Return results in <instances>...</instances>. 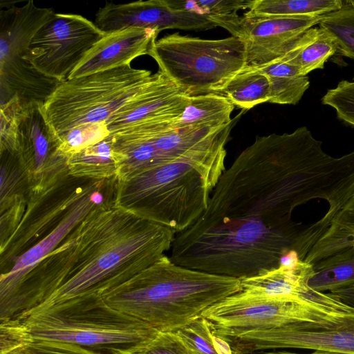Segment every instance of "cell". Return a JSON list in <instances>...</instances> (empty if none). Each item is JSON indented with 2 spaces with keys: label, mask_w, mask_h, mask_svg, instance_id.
<instances>
[{
  "label": "cell",
  "mask_w": 354,
  "mask_h": 354,
  "mask_svg": "<svg viewBox=\"0 0 354 354\" xmlns=\"http://www.w3.org/2000/svg\"><path fill=\"white\" fill-rule=\"evenodd\" d=\"M257 68L269 80L268 102L295 105L310 86L307 75H301L299 68L287 62L278 61Z\"/></svg>",
  "instance_id": "24"
},
{
  "label": "cell",
  "mask_w": 354,
  "mask_h": 354,
  "mask_svg": "<svg viewBox=\"0 0 354 354\" xmlns=\"http://www.w3.org/2000/svg\"><path fill=\"white\" fill-rule=\"evenodd\" d=\"M24 106L15 98L0 105V151L17 150L19 116Z\"/></svg>",
  "instance_id": "36"
},
{
  "label": "cell",
  "mask_w": 354,
  "mask_h": 354,
  "mask_svg": "<svg viewBox=\"0 0 354 354\" xmlns=\"http://www.w3.org/2000/svg\"><path fill=\"white\" fill-rule=\"evenodd\" d=\"M6 4V3H5ZM0 11V105L12 99L44 105L62 82L38 71L24 59L36 32L55 15L30 0Z\"/></svg>",
  "instance_id": "9"
},
{
  "label": "cell",
  "mask_w": 354,
  "mask_h": 354,
  "mask_svg": "<svg viewBox=\"0 0 354 354\" xmlns=\"http://www.w3.org/2000/svg\"><path fill=\"white\" fill-rule=\"evenodd\" d=\"M342 6V0H254L248 12L257 16H319Z\"/></svg>",
  "instance_id": "28"
},
{
  "label": "cell",
  "mask_w": 354,
  "mask_h": 354,
  "mask_svg": "<svg viewBox=\"0 0 354 354\" xmlns=\"http://www.w3.org/2000/svg\"><path fill=\"white\" fill-rule=\"evenodd\" d=\"M319 26L332 36L340 54L354 59V4L343 1L342 8L324 15Z\"/></svg>",
  "instance_id": "30"
},
{
  "label": "cell",
  "mask_w": 354,
  "mask_h": 354,
  "mask_svg": "<svg viewBox=\"0 0 354 354\" xmlns=\"http://www.w3.org/2000/svg\"><path fill=\"white\" fill-rule=\"evenodd\" d=\"M308 286L318 292L332 291L354 285V247L313 264Z\"/></svg>",
  "instance_id": "26"
},
{
  "label": "cell",
  "mask_w": 354,
  "mask_h": 354,
  "mask_svg": "<svg viewBox=\"0 0 354 354\" xmlns=\"http://www.w3.org/2000/svg\"><path fill=\"white\" fill-rule=\"evenodd\" d=\"M104 35L82 15L55 13L32 37L24 59L46 76L63 82Z\"/></svg>",
  "instance_id": "12"
},
{
  "label": "cell",
  "mask_w": 354,
  "mask_h": 354,
  "mask_svg": "<svg viewBox=\"0 0 354 354\" xmlns=\"http://www.w3.org/2000/svg\"><path fill=\"white\" fill-rule=\"evenodd\" d=\"M234 105L223 94L211 93L189 96L183 112L171 124V129L221 128L232 124Z\"/></svg>",
  "instance_id": "22"
},
{
  "label": "cell",
  "mask_w": 354,
  "mask_h": 354,
  "mask_svg": "<svg viewBox=\"0 0 354 354\" xmlns=\"http://www.w3.org/2000/svg\"><path fill=\"white\" fill-rule=\"evenodd\" d=\"M124 158L113 145L112 136L71 155L68 174L75 178L106 180L117 176Z\"/></svg>",
  "instance_id": "21"
},
{
  "label": "cell",
  "mask_w": 354,
  "mask_h": 354,
  "mask_svg": "<svg viewBox=\"0 0 354 354\" xmlns=\"http://www.w3.org/2000/svg\"><path fill=\"white\" fill-rule=\"evenodd\" d=\"M337 51V46L326 30L313 27L306 31L301 44L281 61L287 62L299 68L306 76L315 69H322L325 62Z\"/></svg>",
  "instance_id": "25"
},
{
  "label": "cell",
  "mask_w": 354,
  "mask_h": 354,
  "mask_svg": "<svg viewBox=\"0 0 354 354\" xmlns=\"http://www.w3.org/2000/svg\"><path fill=\"white\" fill-rule=\"evenodd\" d=\"M262 354H344V353L316 350V351H314L313 352L309 353H293V352H290V351H271V352H268V353H263Z\"/></svg>",
  "instance_id": "39"
},
{
  "label": "cell",
  "mask_w": 354,
  "mask_h": 354,
  "mask_svg": "<svg viewBox=\"0 0 354 354\" xmlns=\"http://www.w3.org/2000/svg\"><path fill=\"white\" fill-rule=\"evenodd\" d=\"M313 271V264L301 260L294 266L280 265L259 275L241 279V290L230 297L241 301H301L344 313L354 312V306L329 292L310 288L308 281Z\"/></svg>",
  "instance_id": "16"
},
{
  "label": "cell",
  "mask_w": 354,
  "mask_h": 354,
  "mask_svg": "<svg viewBox=\"0 0 354 354\" xmlns=\"http://www.w3.org/2000/svg\"><path fill=\"white\" fill-rule=\"evenodd\" d=\"M148 55L185 95L220 93L247 66L244 41L234 36L205 39L167 35L153 41Z\"/></svg>",
  "instance_id": "7"
},
{
  "label": "cell",
  "mask_w": 354,
  "mask_h": 354,
  "mask_svg": "<svg viewBox=\"0 0 354 354\" xmlns=\"http://www.w3.org/2000/svg\"><path fill=\"white\" fill-rule=\"evenodd\" d=\"M117 179L115 176L105 180L81 198L50 234L17 258L10 270L0 276V300L12 291L32 268L57 248L91 211L101 205H114Z\"/></svg>",
  "instance_id": "18"
},
{
  "label": "cell",
  "mask_w": 354,
  "mask_h": 354,
  "mask_svg": "<svg viewBox=\"0 0 354 354\" xmlns=\"http://www.w3.org/2000/svg\"><path fill=\"white\" fill-rule=\"evenodd\" d=\"M308 226L294 221L274 226L244 218H198L175 235L169 258L187 268L241 280L277 268L291 251L304 261L312 248Z\"/></svg>",
  "instance_id": "3"
},
{
  "label": "cell",
  "mask_w": 354,
  "mask_h": 354,
  "mask_svg": "<svg viewBox=\"0 0 354 354\" xmlns=\"http://www.w3.org/2000/svg\"><path fill=\"white\" fill-rule=\"evenodd\" d=\"M110 136L106 122L86 123L77 126L59 138L60 151L68 158Z\"/></svg>",
  "instance_id": "32"
},
{
  "label": "cell",
  "mask_w": 354,
  "mask_h": 354,
  "mask_svg": "<svg viewBox=\"0 0 354 354\" xmlns=\"http://www.w3.org/2000/svg\"><path fill=\"white\" fill-rule=\"evenodd\" d=\"M115 354H190L176 331H159L149 342Z\"/></svg>",
  "instance_id": "34"
},
{
  "label": "cell",
  "mask_w": 354,
  "mask_h": 354,
  "mask_svg": "<svg viewBox=\"0 0 354 354\" xmlns=\"http://www.w3.org/2000/svg\"><path fill=\"white\" fill-rule=\"evenodd\" d=\"M223 171L182 160L118 180L114 205L178 234L205 212Z\"/></svg>",
  "instance_id": "5"
},
{
  "label": "cell",
  "mask_w": 354,
  "mask_h": 354,
  "mask_svg": "<svg viewBox=\"0 0 354 354\" xmlns=\"http://www.w3.org/2000/svg\"><path fill=\"white\" fill-rule=\"evenodd\" d=\"M221 94L235 106L250 109L269 101L270 82L259 69L245 67L227 83Z\"/></svg>",
  "instance_id": "27"
},
{
  "label": "cell",
  "mask_w": 354,
  "mask_h": 354,
  "mask_svg": "<svg viewBox=\"0 0 354 354\" xmlns=\"http://www.w3.org/2000/svg\"><path fill=\"white\" fill-rule=\"evenodd\" d=\"M322 17L257 16L247 12L242 17L236 14L213 21L244 41L246 67L257 68L283 59Z\"/></svg>",
  "instance_id": "14"
},
{
  "label": "cell",
  "mask_w": 354,
  "mask_h": 354,
  "mask_svg": "<svg viewBox=\"0 0 354 354\" xmlns=\"http://www.w3.org/2000/svg\"><path fill=\"white\" fill-rule=\"evenodd\" d=\"M241 289L240 279L187 268L165 255L102 296L158 331H176Z\"/></svg>",
  "instance_id": "4"
},
{
  "label": "cell",
  "mask_w": 354,
  "mask_h": 354,
  "mask_svg": "<svg viewBox=\"0 0 354 354\" xmlns=\"http://www.w3.org/2000/svg\"><path fill=\"white\" fill-rule=\"evenodd\" d=\"M234 354L303 348L354 354V312L318 322H294L223 337Z\"/></svg>",
  "instance_id": "11"
},
{
  "label": "cell",
  "mask_w": 354,
  "mask_h": 354,
  "mask_svg": "<svg viewBox=\"0 0 354 354\" xmlns=\"http://www.w3.org/2000/svg\"><path fill=\"white\" fill-rule=\"evenodd\" d=\"M176 332L190 354H234L229 344L214 333L210 322L203 317Z\"/></svg>",
  "instance_id": "29"
},
{
  "label": "cell",
  "mask_w": 354,
  "mask_h": 354,
  "mask_svg": "<svg viewBox=\"0 0 354 354\" xmlns=\"http://www.w3.org/2000/svg\"><path fill=\"white\" fill-rule=\"evenodd\" d=\"M106 180L77 178L66 170L32 189L21 222L8 240L0 244L1 274L7 273L19 256L50 234L81 198Z\"/></svg>",
  "instance_id": "10"
},
{
  "label": "cell",
  "mask_w": 354,
  "mask_h": 354,
  "mask_svg": "<svg viewBox=\"0 0 354 354\" xmlns=\"http://www.w3.org/2000/svg\"><path fill=\"white\" fill-rule=\"evenodd\" d=\"M158 33L153 29L136 28L105 33L86 53L68 79L130 65L135 58L148 55Z\"/></svg>",
  "instance_id": "20"
},
{
  "label": "cell",
  "mask_w": 354,
  "mask_h": 354,
  "mask_svg": "<svg viewBox=\"0 0 354 354\" xmlns=\"http://www.w3.org/2000/svg\"><path fill=\"white\" fill-rule=\"evenodd\" d=\"M175 235L170 228L114 205L99 206L24 275L20 292L40 305L35 309L103 294L165 256Z\"/></svg>",
  "instance_id": "2"
},
{
  "label": "cell",
  "mask_w": 354,
  "mask_h": 354,
  "mask_svg": "<svg viewBox=\"0 0 354 354\" xmlns=\"http://www.w3.org/2000/svg\"><path fill=\"white\" fill-rule=\"evenodd\" d=\"M322 103L332 107L340 120L354 127V81H340L326 91Z\"/></svg>",
  "instance_id": "33"
},
{
  "label": "cell",
  "mask_w": 354,
  "mask_h": 354,
  "mask_svg": "<svg viewBox=\"0 0 354 354\" xmlns=\"http://www.w3.org/2000/svg\"><path fill=\"white\" fill-rule=\"evenodd\" d=\"M346 313L306 301H241L229 296L209 307L201 317L210 322L215 335L223 337L294 322H318Z\"/></svg>",
  "instance_id": "13"
},
{
  "label": "cell",
  "mask_w": 354,
  "mask_h": 354,
  "mask_svg": "<svg viewBox=\"0 0 354 354\" xmlns=\"http://www.w3.org/2000/svg\"><path fill=\"white\" fill-rule=\"evenodd\" d=\"M338 299L354 306V285L329 292Z\"/></svg>",
  "instance_id": "38"
},
{
  "label": "cell",
  "mask_w": 354,
  "mask_h": 354,
  "mask_svg": "<svg viewBox=\"0 0 354 354\" xmlns=\"http://www.w3.org/2000/svg\"><path fill=\"white\" fill-rule=\"evenodd\" d=\"M254 0H167L172 8L206 15L212 21L236 15L239 10H249Z\"/></svg>",
  "instance_id": "31"
},
{
  "label": "cell",
  "mask_w": 354,
  "mask_h": 354,
  "mask_svg": "<svg viewBox=\"0 0 354 354\" xmlns=\"http://www.w3.org/2000/svg\"><path fill=\"white\" fill-rule=\"evenodd\" d=\"M151 71L125 65L62 82L42 106L57 136L77 126L106 122L152 77Z\"/></svg>",
  "instance_id": "8"
},
{
  "label": "cell",
  "mask_w": 354,
  "mask_h": 354,
  "mask_svg": "<svg viewBox=\"0 0 354 354\" xmlns=\"http://www.w3.org/2000/svg\"><path fill=\"white\" fill-rule=\"evenodd\" d=\"M354 194V151L326 153L306 127L292 133L257 136L225 169L207 212L270 224L291 220L295 207L322 199L328 209L317 221L326 231Z\"/></svg>",
  "instance_id": "1"
},
{
  "label": "cell",
  "mask_w": 354,
  "mask_h": 354,
  "mask_svg": "<svg viewBox=\"0 0 354 354\" xmlns=\"http://www.w3.org/2000/svg\"><path fill=\"white\" fill-rule=\"evenodd\" d=\"M189 96L183 93L161 71L106 121L110 135L148 121L174 119L184 111Z\"/></svg>",
  "instance_id": "19"
},
{
  "label": "cell",
  "mask_w": 354,
  "mask_h": 354,
  "mask_svg": "<svg viewBox=\"0 0 354 354\" xmlns=\"http://www.w3.org/2000/svg\"><path fill=\"white\" fill-rule=\"evenodd\" d=\"M351 247H354V194L335 216L304 261L315 264Z\"/></svg>",
  "instance_id": "23"
},
{
  "label": "cell",
  "mask_w": 354,
  "mask_h": 354,
  "mask_svg": "<svg viewBox=\"0 0 354 354\" xmlns=\"http://www.w3.org/2000/svg\"><path fill=\"white\" fill-rule=\"evenodd\" d=\"M94 24L104 33L125 28L205 30L216 24L206 15L172 8L167 0L106 3L95 14Z\"/></svg>",
  "instance_id": "15"
},
{
  "label": "cell",
  "mask_w": 354,
  "mask_h": 354,
  "mask_svg": "<svg viewBox=\"0 0 354 354\" xmlns=\"http://www.w3.org/2000/svg\"><path fill=\"white\" fill-rule=\"evenodd\" d=\"M42 106H24L17 131L16 151L30 171L32 189L68 169V157L60 151L59 140L46 120Z\"/></svg>",
  "instance_id": "17"
},
{
  "label": "cell",
  "mask_w": 354,
  "mask_h": 354,
  "mask_svg": "<svg viewBox=\"0 0 354 354\" xmlns=\"http://www.w3.org/2000/svg\"><path fill=\"white\" fill-rule=\"evenodd\" d=\"M9 354H97L95 352L71 343L35 339L28 345Z\"/></svg>",
  "instance_id": "37"
},
{
  "label": "cell",
  "mask_w": 354,
  "mask_h": 354,
  "mask_svg": "<svg viewBox=\"0 0 354 354\" xmlns=\"http://www.w3.org/2000/svg\"><path fill=\"white\" fill-rule=\"evenodd\" d=\"M35 339L115 354L145 344L158 330L110 306L100 293L80 295L20 317Z\"/></svg>",
  "instance_id": "6"
},
{
  "label": "cell",
  "mask_w": 354,
  "mask_h": 354,
  "mask_svg": "<svg viewBox=\"0 0 354 354\" xmlns=\"http://www.w3.org/2000/svg\"><path fill=\"white\" fill-rule=\"evenodd\" d=\"M34 340L22 320L8 318L0 320V354H9Z\"/></svg>",
  "instance_id": "35"
}]
</instances>
